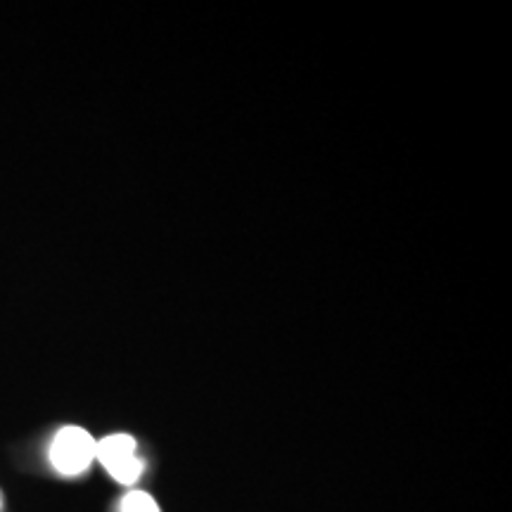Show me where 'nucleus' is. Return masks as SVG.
Segmentation results:
<instances>
[{
  "label": "nucleus",
  "mask_w": 512,
  "mask_h": 512,
  "mask_svg": "<svg viewBox=\"0 0 512 512\" xmlns=\"http://www.w3.org/2000/svg\"><path fill=\"white\" fill-rule=\"evenodd\" d=\"M95 446H98V441L83 427H62L55 434L53 446H50V460H53V467L62 475H81L95 460Z\"/></svg>",
  "instance_id": "obj_1"
},
{
  "label": "nucleus",
  "mask_w": 512,
  "mask_h": 512,
  "mask_svg": "<svg viewBox=\"0 0 512 512\" xmlns=\"http://www.w3.org/2000/svg\"><path fill=\"white\" fill-rule=\"evenodd\" d=\"M136 448L131 434H110L95 446V460H100L119 484H133L143 475V460L138 458Z\"/></svg>",
  "instance_id": "obj_2"
},
{
  "label": "nucleus",
  "mask_w": 512,
  "mask_h": 512,
  "mask_svg": "<svg viewBox=\"0 0 512 512\" xmlns=\"http://www.w3.org/2000/svg\"><path fill=\"white\" fill-rule=\"evenodd\" d=\"M119 512H159V505L155 503V498L145 491H131L124 501H121Z\"/></svg>",
  "instance_id": "obj_3"
}]
</instances>
